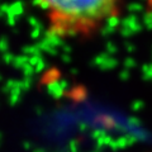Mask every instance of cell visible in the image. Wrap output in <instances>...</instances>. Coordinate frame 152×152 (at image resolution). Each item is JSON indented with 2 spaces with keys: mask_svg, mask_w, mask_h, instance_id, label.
<instances>
[{
  "mask_svg": "<svg viewBox=\"0 0 152 152\" xmlns=\"http://www.w3.org/2000/svg\"><path fill=\"white\" fill-rule=\"evenodd\" d=\"M55 39H86L119 17L122 0H33Z\"/></svg>",
  "mask_w": 152,
  "mask_h": 152,
  "instance_id": "obj_1",
  "label": "cell"
}]
</instances>
